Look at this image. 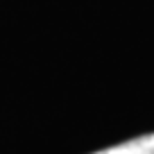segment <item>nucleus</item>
<instances>
[{
	"mask_svg": "<svg viewBox=\"0 0 154 154\" xmlns=\"http://www.w3.org/2000/svg\"><path fill=\"white\" fill-rule=\"evenodd\" d=\"M95 154H154V134L138 136V138H131V140H127V143L100 149V152H95Z\"/></svg>",
	"mask_w": 154,
	"mask_h": 154,
	"instance_id": "obj_1",
	"label": "nucleus"
}]
</instances>
